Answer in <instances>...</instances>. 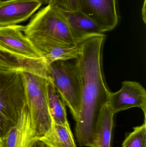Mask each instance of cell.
I'll list each match as a JSON object with an SVG mask.
<instances>
[{"label": "cell", "instance_id": "obj_1", "mask_svg": "<svg viewBox=\"0 0 146 147\" xmlns=\"http://www.w3.org/2000/svg\"><path fill=\"white\" fill-rule=\"evenodd\" d=\"M105 35L87 38L79 43L80 53L75 59L81 84L79 114L75 136L80 146L91 147L95 125L102 108L109 103V91L102 68V51Z\"/></svg>", "mask_w": 146, "mask_h": 147}, {"label": "cell", "instance_id": "obj_2", "mask_svg": "<svg viewBox=\"0 0 146 147\" xmlns=\"http://www.w3.org/2000/svg\"><path fill=\"white\" fill-rule=\"evenodd\" d=\"M30 112L22 72H0V139Z\"/></svg>", "mask_w": 146, "mask_h": 147}, {"label": "cell", "instance_id": "obj_3", "mask_svg": "<svg viewBox=\"0 0 146 147\" xmlns=\"http://www.w3.org/2000/svg\"><path fill=\"white\" fill-rule=\"evenodd\" d=\"M23 32L31 43L49 40L78 45L58 9L49 4L33 16Z\"/></svg>", "mask_w": 146, "mask_h": 147}, {"label": "cell", "instance_id": "obj_4", "mask_svg": "<svg viewBox=\"0 0 146 147\" xmlns=\"http://www.w3.org/2000/svg\"><path fill=\"white\" fill-rule=\"evenodd\" d=\"M68 61L59 60L48 65V78L76 121L81 105V82L75 63Z\"/></svg>", "mask_w": 146, "mask_h": 147}, {"label": "cell", "instance_id": "obj_5", "mask_svg": "<svg viewBox=\"0 0 146 147\" xmlns=\"http://www.w3.org/2000/svg\"><path fill=\"white\" fill-rule=\"evenodd\" d=\"M28 99L33 127L38 141L53 126L47 98L48 78L37 74L22 72Z\"/></svg>", "mask_w": 146, "mask_h": 147}, {"label": "cell", "instance_id": "obj_6", "mask_svg": "<svg viewBox=\"0 0 146 147\" xmlns=\"http://www.w3.org/2000/svg\"><path fill=\"white\" fill-rule=\"evenodd\" d=\"M121 88L110 92L109 103L114 114L134 107L142 110L146 119V91L139 82L124 81Z\"/></svg>", "mask_w": 146, "mask_h": 147}, {"label": "cell", "instance_id": "obj_7", "mask_svg": "<svg viewBox=\"0 0 146 147\" xmlns=\"http://www.w3.org/2000/svg\"><path fill=\"white\" fill-rule=\"evenodd\" d=\"M117 0H79V9L101 28L104 33L117 25L118 16Z\"/></svg>", "mask_w": 146, "mask_h": 147}, {"label": "cell", "instance_id": "obj_8", "mask_svg": "<svg viewBox=\"0 0 146 147\" xmlns=\"http://www.w3.org/2000/svg\"><path fill=\"white\" fill-rule=\"evenodd\" d=\"M24 26L0 27V47L9 52L30 58H42L30 40L23 34Z\"/></svg>", "mask_w": 146, "mask_h": 147}, {"label": "cell", "instance_id": "obj_9", "mask_svg": "<svg viewBox=\"0 0 146 147\" xmlns=\"http://www.w3.org/2000/svg\"><path fill=\"white\" fill-rule=\"evenodd\" d=\"M43 4L40 0L0 1V27L25 21Z\"/></svg>", "mask_w": 146, "mask_h": 147}, {"label": "cell", "instance_id": "obj_10", "mask_svg": "<svg viewBox=\"0 0 146 147\" xmlns=\"http://www.w3.org/2000/svg\"><path fill=\"white\" fill-rule=\"evenodd\" d=\"M28 72L48 78L47 65L43 58L25 57L0 47V72Z\"/></svg>", "mask_w": 146, "mask_h": 147}, {"label": "cell", "instance_id": "obj_11", "mask_svg": "<svg viewBox=\"0 0 146 147\" xmlns=\"http://www.w3.org/2000/svg\"><path fill=\"white\" fill-rule=\"evenodd\" d=\"M57 9L67 24L78 45L87 38L103 34L99 25L80 9L65 11Z\"/></svg>", "mask_w": 146, "mask_h": 147}, {"label": "cell", "instance_id": "obj_12", "mask_svg": "<svg viewBox=\"0 0 146 147\" xmlns=\"http://www.w3.org/2000/svg\"><path fill=\"white\" fill-rule=\"evenodd\" d=\"M1 141V147L33 146L38 140L33 127L30 112L23 115L17 125Z\"/></svg>", "mask_w": 146, "mask_h": 147}, {"label": "cell", "instance_id": "obj_13", "mask_svg": "<svg viewBox=\"0 0 146 147\" xmlns=\"http://www.w3.org/2000/svg\"><path fill=\"white\" fill-rule=\"evenodd\" d=\"M32 43L40 53L47 66L59 60L67 61L76 59L80 53L79 45L49 40L36 41Z\"/></svg>", "mask_w": 146, "mask_h": 147}, {"label": "cell", "instance_id": "obj_14", "mask_svg": "<svg viewBox=\"0 0 146 147\" xmlns=\"http://www.w3.org/2000/svg\"><path fill=\"white\" fill-rule=\"evenodd\" d=\"M114 115L108 103L102 108L95 125L91 147H111Z\"/></svg>", "mask_w": 146, "mask_h": 147}, {"label": "cell", "instance_id": "obj_15", "mask_svg": "<svg viewBox=\"0 0 146 147\" xmlns=\"http://www.w3.org/2000/svg\"><path fill=\"white\" fill-rule=\"evenodd\" d=\"M38 141L47 147H77L70 127L54 123L50 131Z\"/></svg>", "mask_w": 146, "mask_h": 147}, {"label": "cell", "instance_id": "obj_16", "mask_svg": "<svg viewBox=\"0 0 146 147\" xmlns=\"http://www.w3.org/2000/svg\"><path fill=\"white\" fill-rule=\"evenodd\" d=\"M47 93L49 110L53 123L70 127L67 117L65 105L53 83L49 78L47 81Z\"/></svg>", "mask_w": 146, "mask_h": 147}, {"label": "cell", "instance_id": "obj_17", "mask_svg": "<svg viewBox=\"0 0 146 147\" xmlns=\"http://www.w3.org/2000/svg\"><path fill=\"white\" fill-rule=\"evenodd\" d=\"M122 147H146V119L142 125L134 128L123 141Z\"/></svg>", "mask_w": 146, "mask_h": 147}, {"label": "cell", "instance_id": "obj_18", "mask_svg": "<svg viewBox=\"0 0 146 147\" xmlns=\"http://www.w3.org/2000/svg\"><path fill=\"white\" fill-rule=\"evenodd\" d=\"M48 3L65 11L79 9V0H48Z\"/></svg>", "mask_w": 146, "mask_h": 147}, {"label": "cell", "instance_id": "obj_19", "mask_svg": "<svg viewBox=\"0 0 146 147\" xmlns=\"http://www.w3.org/2000/svg\"><path fill=\"white\" fill-rule=\"evenodd\" d=\"M146 0H145L142 7V10H141V14H142V20L144 21V23H146Z\"/></svg>", "mask_w": 146, "mask_h": 147}, {"label": "cell", "instance_id": "obj_20", "mask_svg": "<svg viewBox=\"0 0 146 147\" xmlns=\"http://www.w3.org/2000/svg\"><path fill=\"white\" fill-rule=\"evenodd\" d=\"M33 147H45L43 143L39 141H37L35 142Z\"/></svg>", "mask_w": 146, "mask_h": 147}, {"label": "cell", "instance_id": "obj_21", "mask_svg": "<svg viewBox=\"0 0 146 147\" xmlns=\"http://www.w3.org/2000/svg\"><path fill=\"white\" fill-rule=\"evenodd\" d=\"M40 1H42L43 3V4L48 3V0H40Z\"/></svg>", "mask_w": 146, "mask_h": 147}, {"label": "cell", "instance_id": "obj_22", "mask_svg": "<svg viewBox=\"0 0 146 147\" xmlns=\"http://www.w3.org/2000/svg\"><path fill=\"white\" fill-rule=\"evenodd\" d=\"M1 140L0 139V147H1Z\"/></svg>", "mask_w": 146, "mask_h": 147}, {"label": "cell", "instance_id": "obj_23", "mask_svg": "<svg viewBox=\"0 0 146 147\" xmlns=\"http://www.w3.org/2000/svg\"><path fill=\"white\" fill-rule=\"evenodd\" d=\"M0 1H1V0H0Z\"/></svg>", "mask_w": 146, "mask_h": 147}, {"label": "cell", "instance_id": "obj_24", "mask_svg": "<svg viewBox=\"0 0 146 147\" xmlns=\"http://www.w3.org/2000/svg\"></svg>", "mask_w": 146, "mask_h": 147}]
</instances>
